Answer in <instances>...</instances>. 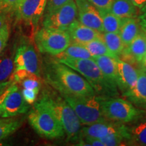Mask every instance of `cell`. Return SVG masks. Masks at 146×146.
I'll return each mask as SVG.
<instances>
[{
	"label": "cell",
	"instance_id": "39",
	"mask_svg": "<svg viewBox=\"0 0 146 146\" xmlns=\"http://www.w3.org/2000/svg\"><path fill=\"white\" fill-rule=\"evenodd\" d=\"M5 12L3 10H0V30L2 28L3 25H5V22H6V15H5Z\"/></svg>",
	"mask_w": 146,
	"mask_h": 146
},
{
	"label": "cell",
	"instance_id": "34",
	"mask_svg": "<svg viewBox=\"0 0 146 146\" xmlns=\"http://www.w3.org/2000/svg\"><path fill=\"white\" fill-rule=\"evenodd\" d=\"M97 9H110L114 0H88Z\"/></svg>",
	"mask_w": 146,
	"mask_h": 146
},
{
	"label": "cell",
	"instance_id": "2",
	"mask_svg": "<svg viewBox=\"0 0 146 146\" xmlns=\"http://www.w3.org/2000/svg\"><path fill=\"white\" fill-rule=\"evenodd\" d=\"M56 60L68 66L79 73L93 87L96 94L101 97H118V87L108 80L92 58H56Z\"/></svg>",
	"mask_w": 146,
	"mask_h": 146
},
{
	"label": "cell",
	"instance_id": "1",
	"mask_svg": "<svg viewBox=\"0 0 146 146\" xmlns=\"http://www.w3.org/2000/svg\"><path fill=\"white\" fill-rule=\"evenodd\" d=\"M45 74L47 83L62 96L97 95L90 84L79 73L56 60L47 64Z\"/></svg>",
	"mask_w": 146,
	"mask_h": 146
},
{
	"label": "cell",
	"instance_id": "22",
	"mask_svg": "<svg viewBox=\"0 0 146 146\" xmlns=\"http://www.w3.org/2000/svg\"><path fill=\"white\" fill-rule=\"evenodd\" d=\"M126 50L138 64L146 54V42L140 30L138 35L133 39Z\"/></svg>",
	"mask_w": 146,
	"mask_h": 146
},
{
	"label": "cell",
	"instance_id": "9",
	"mask_svg": "<svg viewBox=\"0 0 146 146\" xmlns=\"http://www.w3.org/2000/svg\"><path fill=\"white\" fill-rule=\"evenodd\" d=\"M29 109V104L25 101L17 83H13L5 97L3 104L1 118L14 117L26 113Z\"/></svg>",
	"mask_w": 146,
	"mask_h": 146
},
{
	"label": "cell",
	"instance_id": "28",
	"mask_svg": "<svg viewBox=\"0 0 146 146\" xmlns=\"http://www.w3.org/2000/svg\"><path fill=\"white\" fill-rule=\"evenodd\" d=\"M100 140L104 146H117L125 145V143H127L126 136L122 133L110 135L101 139Z\"/></svg>",
	"mask_w": 146,
	"mask_h": 146
},
{
	"label": "cell",
	"instance_id": "4",
	"mask_svg": "<svg viewBox=\"0 0 146 146\" xmlns=\"http://www.w3.org/2000/svg\"><path fill=\"white\" fill-rule=\"evenodd\" d=\"M43 100L61 124L68 139L76 140L81 135V123L77 115L62 96L45 95Z\"/></svg>",
	"mask_w": 146,
	"mask_h": 146
},
{
	"label": "cell",
	"instance_id": "13",
	"mask_svg": "<svg viewBox=\"0 0 146 146\" xmlns=\"http://www.w3.org/2000/svg\"><path fill=\"white\" fill-rule=\"evenodd\" d=\"M16 69H25L32 74L40 75L37 54L32 45H22L16 51L14 59Z\"/></svg>",
	"mask_w": 146,
	"mask_h": 146
},
{
	"label": "cell",
	"instance_id": "8",
	"mask_svg": "<svg viewBox=\"0 0 146 146\" xmlns=\"http://www.w3.org/2000/svg\"><path fill=\"white\" fill-rule=\"evenodd\" d=\"M77 5L74 0H69L67 3L44 15L43 27L57 30L67 31L69 26L76 20Z\"/></svg>",
	"mask_w": 146,
	"mask_h": 146
},
{
	"label": "cell",
	"instance_id": "3",
	"mask_svg": "<svg viewBox=\"0 0 146 146\" xmlns=\"http://www.w3.org/2000/svg\"><path fill=\"white\" fill-rule=\"evenodd\" d=\"M28 120L37 134L43 137L58 139L65 134L59 120L43 98L35 104L29 112Z\"/></svg>",
	"mask_w": 146,
	"mask_h": 146
},
{
	"label": "cell",
	"instance_id": "27",
	"mask_svg": "<svg viewBox=\"0 0 146 146\" xmlns=\"http://www.w3.org/2000/svg\"><path fill=\"white\" fill-rule=\"evenodd\" d=\"M14 61L11 57L0 58V83L10 81L14 70Z\"/></svg>",
	"mask_w": 146,
	"mask_h": 146
},
{
	"label": "cell",
	"instance_id": "30",
	"mask_svg": "<svg viewBox=\"0 0 146 146\" xmlns=\"http://www.w3.org/2000/svg\"><path fill=\"white\" fill-rule=\"evenodd\" d=\"M9 36H10V27L8 23H5L0 30V55L7 45Z\"/></svg>",
	"mask_w": 146,
	"mask_h": 146
},
{
	"label": "cell",
	"instance_id": "41",
	"mask_svg": "<svg viewBox=\"0 0 146 146\" xmlns=\"http://www.w3.org/2000/svg\"><path fill=\"white\" fill-rule=\"evenodd\" d=\"M141 33H142V35H143L144 39H145V42H146V30L145 29H143L141 28Z\"/></svg>",
	"mask_w": 146,
	"mask_h": 146
},
{
	"label": "cell",
	"instance_id": "17",
	"mask_svg": "<svg viewBox=\"0 0 146 146\" xmlns=\"http://www.w3.org/2000/svg\"><path fill=\"white\" fill-rule=\"evenodd\" d=\"M67 32L70 36L71 42L80 44L102 37V33L85 26L77 20H75L69 26Z\"/></svg>",
	"mask_w": 146,
	"mask_h": 146
},
{
	"label": "cell",
	"instance_id": "16",
	"mask_svg": "<svg viewBox=\"0 0 146 146\" xmlns=\"http://www.w3.org/2000/svg\"><path fill=\"white\" fill-rule=\"evenodd\" d=\"M146 110L130 123L125 124L129 145L146 146Z\"/></svg>",
	"mask_w": 146,
	"mask_h": 146
},
{
	"label": "cell",
	"instance_id": "20",
	"mask_svg": "<svg viewBox=\"0 0 146 146\" xmlns=\"http://www.w3.org/2000/svg\"><path fill=\"white\" fill-rule=\"evenodd\" d=\"M116 58L108 56L93 57L105 77L116 85ZM117 86V85H116Z\"/></svg>",
	"mask_w": 146,
	"mask_h": 146
},
{
	"label": "cell",
	"instance_id": "38",
	"mask_svg": "<svg viewBox=\"0 0 146 146\" xmlns=\"http://www.w3.org/2000/svg\"><path fill=\"white\" fill-rule=\"evenodd\" d=\"M130 1L139 9H141L146 5V0H130Z\"/></svg>",
	"mask_w": 146,
	"mask_h": 146
},
{
	"label": "cell",
	"instance_id": "18",
	"mask_svg": "<svg viewBox=\"0 0 146 146\" xmlns=\"http://www.w3.org/2000/svg\"><path fill=\"white\" fill-rule=\"evenodd\" d=\"M141 30L138 20L135 18H123L118 34L121 37L125 47L130 45L133 39L138 35Z\"/></svg>",
	"mask_w": 146,
	"mask_h": 146
},
{
	"label": "cell",
	"instance_id": "25",
	"mask_svg": "<svg viewBox=\"0 0 146 146\" xmlns=\"http://www.w3.org/2000/svg\"><path fill=\"white\" fill-rule=\"evenodd\" d=\"M83 45L89 53L91 54L93 57L101 56H111L113 58H118L115 56L112 52L108 48L107 45H106L105 42L104 41L102 37L95 39L92 41H90L87 43L81 44Z\"/></svg>",
	"mask_w": 146,
	"mask_h": 146
},
{
	"label": "cell",
	"instance_id": "23",
	"mask_svg": "<svg viewBox=\"0 0 146 146\" xmlns=\"http://www.w3.org/2000/svg\"><path fill=\"white\" fill-rule=\"evenodd\" d=\"M62 58L87 59L92 58L93 56L83 45L80 43L71 42L69 46L62 53L56 56V58Z\"/></svg>",
	"mask_w": 146,
	"mask_h": 146
},
{
	"label": "cell",
	"instance_id": "15",
	"mask_svg": "<svg viewBox=\"0 0 146 146\" xmlns=\"http://www.w3.org/2000/svg\"><path fill=\"white\" fill-rule=\"evenodd\" d=\"M137 81L131 90L122 94V97L138 109L146 110V73L138 68Z\"/></svg>",
	"mask_w": 146,
	"mask_h": 146
},
{
	"label": "cell",
	"instance_id": "14",
	"mask_svg": "<svg viewBox=\"0 0 146 146\" xmlns=\"http://www.w3.org/2000/svg\"><path fill=\"white\" fill-rule=\"evenodd\" d=\"M78 21L102 33L104 32L102 18L98 9L88 0H76Z\"/></svg>",
	"mask_w": 146,
	"mask_h": 146
},
{
	"label": "cell",
	"instance_id": "21",
	"mask_svg": "<svg viewBox=\"0 0 146 146\" xmlns=\"http://www.w3.org/2000/svg\"><path fill=\"white\" fill-rule=\"evenodd\" d=\"M102 18L104 32L118 33L123 19L116 16L110 9H98Z\"/></svg>",
	"mask_w": 146,
	"mask_h": 146
},
{
	"label": "cell",
	"instance_id": "36",
	"mask_svg": "<svg viewBox=\"0 0 146 146\" xmlns=\"http://www.w3.org/2000/svg\"><path fill=\"white\" fill-rule=\"evenodd\" d=\"M10 86H9L8 88L5 89V90L4 91V92H3V94L0 96V117L1 116V114H2V112H3V102H4V100L5 98V97H6V96H7V94H8L9 89H10Z\"/></svg>",
	"mask_w": 146,
	"mask_h": 146
},
{
	"label": "cell",
	"instance_id": "5",
	"mask_svg": "<svg viewBox=\"0 0 146 146\" xmlns=\"http://www.w3.org/2000/svg\"><path fill=\"white\" fill-rule=\"evenodd\" d=\"M101 108L107 120L128 124L137 118L144 110L138 109L125 98L99 96Z\"/></svg>",
	"mask_w": 146,
	"mask_h": 146
},
{
	"label": "cell",
	"instance_id": "31",
	"mask_svg": "<svg viewBox=\"0 0 146 146\" xmlns=\"http://www.w3.org/2000/svg\"><path fill=\"white\" fill-rule=\"evenodd\" d=\"M22 0H0V10L8 12L16 10Z\"/></svg>",
	"mask_w": 146,
	"mask_h": 146
},
{
	"label": "cell",
	"instance_id": "7",
	"mask_svg": "<svg viewBox=\"0 0 146 146\" xmlns=\"http://www.w3.org/2000/svg\"><path fill=\"white\" fill-rule=\"evenodd\" d=\"M35 40L40 52L55 56L62 53L71 43L67 31L45 27L36 33Z\"/></svg>",
	"mask_w": 146,
	"mask_h": 146
},
{
	"label": "cell",
	"instance_id": "29",
	"mask_svg": "<svg viewBox=\"0 0 146 146\" xmlns=\"http://www.w3.org/2000/svg\"><path fill=\"white\" fill-rule=\"evenodd\" d=\"M39 76L36 75L35 74H31L28 77L23 80L21 82L23 85V88L28 89H33V90L39 92L40 89V84L39 80Z\"/></svg>",
	"mask_w": 146,
	"mask_h": 146
},
{
	"label": "cell",
	"instance_id": "24",
	"mask_svg": "<svg viewBox=\"0 0 146 146\" xmlns=\"http://www.w3.org/2000/svg\"><path fill=\"white\" fill-rule=\"evenodd\" d=\"M102 39L110 51L116 57L118 58L119 55L125 48L118 33L104 32L102 33Z\"/></svg>",
	"mask_w": 146,
	"mask_h": 146
},
{
	"label": "cell",
	"instance_id": "37",
	"mask_svg": "<svg viewBox=\"0 0 146 146\" xmlns=\"http://www.w3.org/2000/svg\"><path fill=\"white\" fill-rule=\"evenodd\" d=\"M14 82L12 81H5L3 82V83H0V96L4 92V91L8 87L10 86V85H12Z\"/></svg>",
	"mask_w": 146,
	"mask_h": 146
},
{
	"label": "cell",
	"instance_id": "12",
	"mask_svg": "<svg viewBox=\"0 0 146 146\" xmlns=\"http://www.w3.org/2000/svg\"><path fill=\"white\" fill-rule=\"evenodd\" d=\"M47 0H22L16 8L18 18L27 23L36 25L44 14Z\"/></svg>",
	"mask_w": 146,
	"mask_h": 146
},
{
	"label": "cell",
	"instance_id": "6",
	"mask_svg": "<svg viewBox=\"0 0 146 146\" xmlns=\"http://www.w3.org/2000/svg\"><path fill=\"white\" fill-rule=\"evenodd\" d=\"M72 108L83 125H89L107 120L102 113L98 95L91 96H62Z\"/></svg>",
	"mask_w": 146,
	"mask_h": 146
},
{
	"label": "cell",
	"instance_id": "19",
	"mask_svg": "<svg viewBox=\"0 0 146 146\" xmlns=\"http://www.w3.org/2000/svg\"><path fill=\"white\" fill-rule=\"evenodd\" d=\"M137 8L130 0H114L110 10L122 19L135 18L139 16Z\"/></svg>",
	"mask_w": 146,
	"mask_h": 146
},
{
	"label": "cell",
	"instance_id": "33",
	"mask_svg": "<svg viewBox=\"0 0 146 146\" xmlns=\"http://www.w3.org/2000/svg\"><path fill=\"white\" fill-rule=\"evenodd\" d=\"M22 94L25 98V101L29 104V105L33 104L36 101V97L39 92L33 90V89H28L23 88L22 90Z\"/></svg>",
	"mask_w": 146,
	"mask_h": 146
},
{
	"label": "cell",
	"instance_id": "35",
	"mask_svg": "<svg viewBox=\"0 0 146 146\" xmlns=\"http://www.w3.org/2000/svg\"><path fill=\"white\" fill-rule=\"evenodd\" d=\"M137 20L141 29L146 30V5L140 9Z\"/></svg>",
	"mask_w": 146,
	"mask_h": 146
},
{
	"label": "cell",
	"instance_id": "32",
	"mask_svg": "<svg viewBox=\"0 0 146 146\" xmlns=\"http://www.w3.org/2000/svg\"><path fill=\"white\" fill-rule=\"evenodd\" d=\"M68 1L69 0H47L44 14H49L53 11L57 10Z\"/></svg>",
	"mask_w": 146,
	"mask_h": 146
},
{
	"label": "cell",
	"instance_id": "10",
	"mask_svg": "<svg viewBox=\"0 0 146 146\" xmlns=\"http://www.w3.org/2000/svg\"><path fill=\"white\" fill-rule=\"evenodd\" d=\"M116 133H122L125 135L127 141L128 133L125 124L115 123L110 120L85 125V127L81 129V132L83 137L97 138L100 139Z\"/></svg>",
	"mask_w": 146,
	"mask_h": 146
},
{
	"label": "cell",
	"instance_id": "11",
	"mask_svg": "<svg viewBox=\"0 0 146 146\" xmlns=\"http://www.w3.org/2000/svg\"><path fill=\"white\" fill-rule=\"evenodd\" d=\"M116 62V85L121 94L131 90L135 85L139 76V70L131 64L119 58Z\"/></svg>",
	"mask_w": 146,
	"mask_h": 146
},
{
	"label": "cell",
	"instance_id": "40",
	"mask_svg": "<svg viewBox=\"0 0 146 146\" xmlns=\"http://www.w3.org/2000/svg\"><path fill=\"white\" fill-rule=\"evenodd\" d=\"M139 64V68L146 73V54Z\"/></svg>",
	"mask_w": 146,
	"mask_h": 146
},
{
	"label": "cell",
	"instance_id": "26",
	"mask_svg": "<svg viewBox=\"0 0 146 146\" xmlns=\"http://www.w3.org/2000/svg\"><path fill=\"white\" fill-rule=\"evenodd\" d=\"M23 120L13 117L0 119V141L13 134L21 127Z\"/></svg>",
	"mask_w": 146,
	"mask_h": 146
}]
</instances>
